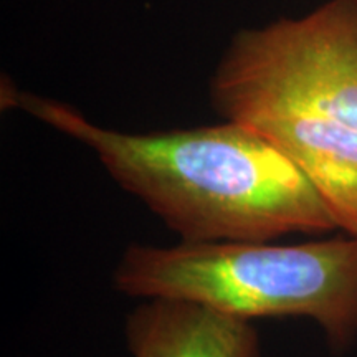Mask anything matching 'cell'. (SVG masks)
Masks as SVG:
<instances>
[{
	"mask_svg": "<svg viewBox=\"0 0 357 357\" xmlns=\"http://www.w3.org/2000/svg\"><path fill=\"white\" fill-rule=\"evenodd\" d=\"M20 108L91 149L116 184L184 243L273 242L337 229L287 155L248 124L124 132L89 121L66 102L2 88Z\"/></svg>",
	"mask_w": 357,
	"mask_h": 357,
	"instance_id": "cell-1",
	"label": "cell"
},
{
	"mask_svg": "<svg viewBox=\"0 0 357 357\" xmlns=\"http://www.w3.org/2000/svg\"><path fill=\"white\" fill-rule=\"evenodd\" d=\"M128 296L197 301L245 321L307 318L329 344L357 337V236L312 242L131 245L114 270Z\"/></svg>",
	"mask_w": 357,
	"mask_h": 357,
	"instance_id": "cell-2",
	"label": "cell"
},
{
	"mask_svg": "<svg viewBox=\"0 0 357 357\" xmlns=\"http://www.w3.org/2000/svg\"><path fill=\"white\" fill-rule=\"evenodd\" d=\"M211 96L225 121L288 106L357 131V0H326L305 15L238 32L218 61Z\"/></svg>",
	"mask_w": 357,
	"mask_h": 357,
	"instance_id": "cell-3",
	"label": "cell"
},
{
	"mask_svg": "<svg viewBox=\"0 0 357 357\" xmlns=\"http://www.w3.org/2000/svg\"><path fill=\"white\" fill-rule=\"evenodd\" d=\"M230 121L248 124L296 166L339 230L357 236V131L311 111L265 106Z\"/></svg>",
	"mask_w": 357,
	"mask_h": 357,
	"instance_id": "cell-4",
	"label": "cell"
},
{
	"mask_svg": "<svg viewBox=\"0 0 357 357\" xmlns=\"http://www.w3.org/2000/svg\"><path fill=\"white\" fill-rule=\"evenodd\" d=\"M132 357H261L252 321L181 298H149L129 312Z\"/></svg>",
	"mask_w": 357,
	"mask_h": 357,
	"instance_id": "cell-5",
	"label": "cell"
}]
</instances>
